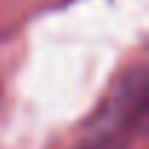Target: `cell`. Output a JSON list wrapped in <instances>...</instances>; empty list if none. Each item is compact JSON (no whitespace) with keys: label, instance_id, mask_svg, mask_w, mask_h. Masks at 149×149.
<instances>
[{"label":"cell","instance_id":"6da1fadb","mask_svg":"<svg viewBox=\"0 0 149 149\" xmlns=\"http://www.w3.org/2000/svg\"><path fill=\"white\" fill-rule=\"evenodd\" d=\"M146 120V73L134 67L117 82L73 149H126Z\"/></svg>","mask_w":149,"mask_h":149}]
</instances>
